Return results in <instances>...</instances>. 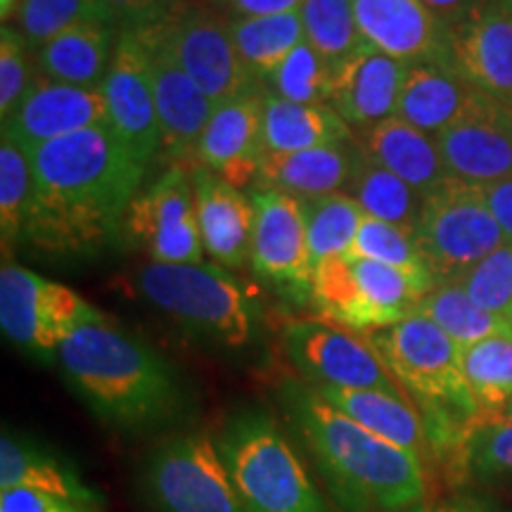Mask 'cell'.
I'll use <instances>...</instances> for the list:
<instances>
[{
  "label": "cell",
  "instance_id": "46",
  "mask_svg": "<svg viewBox=\"0 0 512 512\" xmlns=\"http://www.w3.org/2000/svg\"><path fill=\"white\" fill-rule=\"evenodd\" d=\"M216 10L228 12L230 19L240 17H266V15H283V12L299 10L304 0H211Z\"/></svg>",
  "mask_w": 512,
  "mask_h": 512
},
{
  "label": "cell",
  "instance_id": "42",
  "mask_svg": "<svg viewBox=\"0 0 512 512\" xmlns=\"http://www.w3.org/2000/svg\"><path fill=\"white\" fill-rule=\"evenodd\" d=\"M465 467L479 479H512V418L491 422L472 434Z\"/></svg>",
  "mask_w": 512,
  "mask_h": 512
},
{
  "label": "cell",
  "instance_id": "18",
  "mask_svg": "<svg viewBox=\"0 0 512 512\" xmlns=\"http://www.w3.org/2000/svg\"><path fill=\"white\" fill-rule=\"evenodd\" d=\"M143 38L147 57H150L152 83L159 112V133H162V152L174 164L195 166L197 145L207 128L214 102L185 72L164 38L152 27L133 29Z\"/></svg>",
  "mask_w": 512,
  "mask_h": 512
},
{
  "label": "cell",
  "instance_id": "26",
  "mask_svg": "<svg viewBox=\"0 0 512 512\" xmlns=\"http://www.w3.org/2000/svg\"><path fill=\"white\" fill-rule=\"evenodd\" d=\"M316 389L332 406L349 415L361 427H366L368 432H373L375 437L415 453L427 467L437 460L425 420L411 399H406L403 394L377 392V389Z\"/></svg>",
  "mask_w": 512,
  "mask_h": 512
},
{
  "label": "cell",
  "instance_id": "16",
  "mask_svg": "<svg viewBox=\"0 0 512 512\" xmlns=\"http://www.w3.org/2000/svg\"><path fill=\"white\" fill-rule=\"evenodd\" d=\"M95 126H110V110L100 88H83L34 76L17 110L3 119V138L27 155L38 147Z\"/></svg>",
  "mask_w": 512,
  "mask_h": 512
},
{
  "label": "cell",
  "instance_id": "17",
  "mask_svg": "<svg viewBox=\"0 0 512 512\" xmlns=\"http://www.w3.org/2000/svg\"><path fill=\"white\" fill-rule=\"evenodd\" d=\"M434 140L453 178L486 185L512 176V117L505 102L491 95L477 91L470 107Z\"/></svg>",
  "mask_w": 512,
  "mask_h": 512
},
{
  "label": "cell",
  "instance_id": "22",
  "mask_svg": "<svg viewBox=\"0 0 512 512\" xmlns=\"http://www.w3.org/2000/svg\"><path fill=\"white\" fill-rule=\"evenodd\" d=\"M361 38L403 64L441 62L448 27L422 0H351Z\"/></svg>",
  "mask_w": 512,
  "mask_h": 512
},
{
  "label": "cell",
  "instance_id": "43",
  "mask_svg": "<svg viewBox=\"0 0 512 512\" xmlns=\"http://www.w3.org/2000/svg\"><path fill=\"white\" fill-rule=\"evenodd\" d=\"M29 41L15 27L3 24L0 31V117L8 119L31 86Z\"/></svg>",
  "mask_w": 512,
  "mask_h": 512
},
{
  "label": "cell",
  "instance_id": "52",
  "mask_svg": "<svg viewBox=\"0 0 512 512\" xmlns=\"http://www.w3.org/2000/svg\"><path fill=\"white\" fill-rule=\"evenodd\" d=\"M505 107H508V112H510V117H512V100H510L508 105H505Z\"/></svg>",
  "mask_w": 512,
  "mask_h": 512
},
{
  "label": "cell",
  "instance_id": "30",
  "mask_svg": "<svg viewBox=\"0 0 512 512\" xmlns=\"http://www.w3.org/2000/svg\"><path fill=\"white\" fill-rule=\"evenodd\" d=\"M344 143H354V131L330 105H299L266 93V152H297Z\"/></svg>",
  "mask_w": 512,
  "mask_h": 512
},
{
  "label": "cell",
  "instance_id": "48",
  "mask_svg": "<svg viewBox=\"0 0 512 512\" xmlns=\"http://www.w3.org/2000/svg\"><path fill=\"white\" fill-rule=\"evenodd\" d=\"M422 3L432 10V15L437 17L439 22L451 27V24L460 22V19L470 15V12L482 8L489 0H422Z\"/></svg>",
  "mask_w": 512,
  "mask_h": 512
},
{
  "label": "cell",
  "instance_id": "9",
  "mask_svg": "<svg viewBox=\"0 0 512 512\" xmlns=\"http://www.w3.org/2000/svg\"><path fill=\"white\" fill-rule=\"evenodd\" d=\"M140 489L155 512H247L219 446L204 432L159 441L140 470Z\"/></svg>",
  "mask_w": 512,
  "mask_h": 512
},
{
  "label": "cell",
  "instance_id": "14",
  "mask_svg": "<svg viewBox=\"0 0 512 512\" xmlns=\"http://www.w3.org/2000/svg\"><path fill=\"white\" fill-rule=\"evenodd\" d=\"M256 219L252 233L254 273L294 304H311L313 266L306 230L304 197L261 188L252 195Z\"/></svg>",
  "mask_w": 512,
  "mask_h": 512
},
{
  "label": "cell",
  "instance_id": "6",
  "mask_svg": "<svg viewBox=\"0 0 512 512\" xmlns=\"http://www.w3.org/2000/svg\"><path fill=\"white\" fill-rule=\"evenodd\" d=\"M145 302L219 349H245L256 332V309L219 264H147L136 273Z\"/></svg>",
  "mask_w": 512,
  "mask_h": 512
},
{
  "label": "cell",
  "instance_id": "13",
  "mask_svg": "<svg viewBox=\"0 0 512 512\" xmlns=\"http://www.w3.org/2000/svg\"><path fill=\"white\" fill-rule=\"evenodd\" d=\"M121 230L157 264H202L204 245L190 166L171 164L155 183L140 190Z\"/></svg>",
  "mask_w": 512,
  "mask_h": 512
},
{
  "label": "cell",
  "instance_id": "44",
  "mask_svg": "<svg viewBox=\"0 0 512 512\" xmlns=\"http://www.w3.org/2000/svg\"><path fill=\"white\" fill-rule=\"evenodd\" d=\"M0 512H100L34 489L0 491Z\"/></svg>",
  "mask_w": 512,
  "mask_h": 512
},
{
  "label": "cell",
  "instance_id": "25",
  "mask_svg": "<svg viewBox=\"0 0 512 512\" xmlns=\"http://www.w3.org/2000/svg\"><path fill=\"white\" fill-rule=\"evenodd\" d=\"M354 143L363 157L392 171L394 176L418 190L422 197L444 183L446 178H451L434 136L411 126L396 114L363 128V131H356Z\"/></svg>",
  "mask_w": 512,
  "mask_h": 512
},
{
  "label": "cell",
  "instance_id": "33",
  "mask_svg": "<svg viewBox=\"0 0 512 512\" xmlns=\"http://www.w3.org/2000/svg\"><path fill=\"white\" fill-rule=\"evenodd\" d=\"M347 188L366 216L415 233L425 197L406 181H401L399 176H394L392 171L358 152Z\"/></svg>",
  "mask_w": 512,
  "mask_h": 512
},
{
  "label": "cell",
  "instance_id": "19",
  "mask_svg": "<svg viewBox=\"0 0 512 512\" xmlns=\"http://www.w3.org/2000/svg\"><path fill=\"white\" fill-rule=\"evenodd\" d=\"M441 64L472 88L508 105L512 100V8L486 3L451 24Z\"/></svg>",
  "mask_w": 512,
  "mask_h": 512
},
{
  "label": "cell",
  "instance_id": "29",
  "mask_svg": "<svg viewBox=\"0 0 512 512\" xmlns=\"http://www.w3.org/2000/svg\"><path fill=\"white\" fill-rule=\"evenodd\" d=\"M477 88L441 62L408 64L396 105V117L437 136L451 126L475 98Z\"/></svg>",
  "mask_w": 512,
  "mask_h": 512
},
{
  "label": "cell",
  "instance_id": "28",
  "mask_svg": "<svg viewBox=\"0 0 512 512\" xmlns=\"http://www.w3.org/2000/svg\"><path fill=\"white\" fill-rule=\"evenodd\" d=\"M117 36L119 27L112 22L76 24L36 50L38 74L72 86L102 88Z\"/></svg>",
  "mask_w": 512,
  "mask_h": 512
},
{
  "label": "cell",
  "instance_id": "51",
  "mask_svg": "<svg viewBox=\"0 0 512 512\" xmlns=\"http://www.w3.org/2000/svg\"><path fill=\"white\" fill-rule=\"evenodd\" d=\"M489 3H494V5H508V8H512V0H489Z\"/></svg>",
  "mask_w": 512,
  "mask_h": 512
},
{
  "label": "cell",
  "instance_id": "34",
  "mask_svg": "<svg viewBox=\"0 0 512 512\" xmlns=\"http://www.w3.org/2000/svg\"><path fill=\"white\" fill-rule=\"evenodd\" d=\"M418 313L437 323L463 349L491 335L512 330L510 320L498 318L494 313L484 311L482 306H477L460 283L434 287L420 302Z\"/></svg>",
  "mask_w": 512,
  "mask_h": 512
},
{
  "label": "cell",
  "instance_id": "50",
  "mask_svg": "<svg viewBox=\"0 0 512 512\" xmlns=\"http://www.w3.org/2000/svg\"><path fill=\"white\" fill-rule=\"evenodd\" d=\"M22 5L24 0H0V17H3V24H8V19H17Z\"/></svg>",
  "mask_w": 512,
  "mask_h": 512
},
{
  "label": "cell",
  "instance_id": "21",
  "mask_svg": "<svg viewBox=\"0 0 512 512\" xmlns=\"http://www.w3.org/2000/svg\"><path fill=\"white\" fill-rule=\"evenodd\" d=\"M406 69L408 64L363 43L332 67L328 105L354 133L394 117Z\"/></svg>",
  "mask_w": 512,
  "mask_h": 512
},
{
  "label": "cell",
  "instance_id": "38",
  "mask_svg": "<svg viewBox=\"0 0 512 512\" xmlns=\"http://www.w3.org/2000/svg\"><path fill=\"white\" fill-rule=\"evenodd\" d=\"M31 195H34V171L31 159L15 143L3 138L0 143V235L3 254L24 238Z\"/></svg>",
  "mask_w": 512,
  "mask_h": 512
},
{
  "label": "cell",
  "instance_id": "11",
  "mask_svg": "<svg viewBox=\"0 0 512 512\" xmlns=\"http://www.w3.org/2000/svg\"><path fill=\"white\" fill-rule=\"evenodd\" d=\"M152 27L181 67L207 93L214 107L254 91L256 79L247 72L230 36V17L200 0H181Z\"/></svg>",
  "mask_w": 512,
  "mask_h": 512
},
{
  "label": "cell",
  "instance_id": "40",
  "mask_svg": "<svg viewBox=\"0 0 512 512\" xmlns=\"http://www.w3.org/2000/svg\"><path fill=\"white\" fill-rule=\"evenodd\" d=\"M330 76L332 67L325 57L309 41H302L268 79V88L271 95L299 105H328Z\"/></svg>",
  "mask_w": 512,
  "mask_h": 512
},
{
  "label": "cell",
  "instance_id": "20",
  "mask_svg": "<svg viewBox=\"0 0 512 512\" xmlns=\"http://www.w3.org/2000/svg\"><path fill=\"white\" fill-rule=\"evenodd\" d=\"M264 107L266 93L259 88L214 107L197 145V164L233 188L254 183L266 155Z\"/></svg>",
  "mask_w": 512,
  "mask_h": 512
},
{
  "label": "cell",
  "instance_id": "1",
  "mask_svg": "<svg viewBox=\"0 0 512 512\" xmlns=\"http://www.w3.org/2000/svg\"><path fill=\"white\" fill-rule=\"evenodd\" d=\"M29 159L34 195L24 240L57 256H86L110 245L147 169L110 126L53 140Z\"/></svg>",
  "mask_w": 512,
  "mask_h": 512
},
{
  "label": "cell",
  "instance_id": "32",
  "mask_svg": "<svg viewBox=\"0 0 512 512\" xmlns=\"http://www.w3.org/2000/svg\"><path fill=\"white\" fill-rule=\"evenodd\" d=\"M463 373L484 425L512 413V330L463 349Z\"/></svg>",
  "mask_w": 512,
  "mask_h": 512
},
{
  "label": "cell",
  "instance_id": "24",
  "mask_svg": "<svg viewBox=\"0 0 512 512\" xmlns=\"http://www.w3.org/2000/svg\"><path fill=\"white\" fill-rule=\"evenodd\" d=\"M8 489L43 491V494L67 498V501L100 512L105 505V498L93 486L83 482L79 470L67 458L50 451L46 444L29 434L3 430V437H0V491Z\"/></svg>",
  "mask_w": 512,
  "mask_h": 512
},
{
  "label": "cell",
  "instance_id": "15",
  "mask_svg": "<svg viewBox=\"0 0 512 512\" xmlns=\"http://www.w3.org/2000/svg\"><path fill=\"white\" fill-rule=\"evenodd\" d=\"M102 95L110 110V128L143 164L162 152L155 83L147 48L133 29H119L112 64L107 69Z\"/></svg>",
  "mask_w": 512,
  "mask_h": 512
},
{
  "label": "cell",
  "instance_id": "2",
  "mask_svg": "<svg viewBox=\"0 0 512 512\" xmlns=\"http://www.w3.org/2000/svg\"><path fill=\"white\" fill-rule=\"evenodd\" d=\"M278 401L287 427L342 510L392 512L427 498V465L358 425L313 384L287 380Z\"/></svg>",
  "mask_w": 512,
  "mask_h": 512
},
{
  "label": "cell",
  "instance_id": "27",
  "mask_svg": "<svg viewBox=\"0 0 512 512\" xmlns=\"http://www.w3.org/2000/svg\"><path fill=\"white\" fill-rule=\"evenodd\" d=\"M356 157V143L309 147L297 152H266L256 181L261 188L283 190L304 200L330 195L347 188Z\"/></svg>",
  "mask_w": 512,
  "mask_h": 512
},
{
  "label": "cell",
  "instance_id": "23",
  "mask_svg": "<svg viewBox=\"0 0 512 512\" xmlns=\"http://www.w3.org/2000/svg\"><path fill=\"white\" fill-rule=\"evenodd\" d=\"M190 178L204 254L223 268L247 266L256 219L254 200L200 164L190 166Z\"/></svg>",
  "mask_w": 512,
  "mask_h": 512
},
{
  "label": "cell",
  "instance_id": "41",
  "mask_svg": "<svg viewBox=\"0 0 512 512\" xmlns=\"http://www.w3.org/2000/svg\"><path fill=\"white\" fill-rule=\"evenodd\" d=\"M458 283L477 306L512 323V242L494 249Z\"/></svg>",
  "mask_w": 512,
  "mask_h": 512
},
{
  "label": "cell",
  "instance_id": "35",
  "mask_svg": "<svg viewBox=\"0 0 512 512\" xmlns=\"http://www.w3.org/2000/svg\"><path fill=\"white\" fill-rule=\"evenodd\" d=\"M304 204L313 266L347 254L366 216L354 197L349 192H330V195L309 197Z\"/></svg>",
  "mask_w": 512,
  "mask_h": 512
},
{
  "label": "cell",
  "instance_id": "5",
  "mask_svg": "<svg viewBox=\"0 0 512 512\" xmlns=\"http://www.w3.org/2000/svg\"><path fill=\"white\" fill-rule=\"evenodd\" d=\"M216 446L247 512H330L302 456L268 413H235Z\"/></svg>",
  "mask_w": 512,
  "mask_h": 512
},
{
  "label": "cell",
  "instance_id": "37",
  "mask_svg": "<svg viewBox=\"0 0 512 512\" xmlns=\"http://www.w3.org/2000/svg\"><path fill=\"white\" fill-rule=\"evenodd\" d=\"M299 12L304 19L306 41L325 57L330 67H337L366 43L358 31L351 0H304Z\"/></svg>",
  "mask_w": 512,
  "mask_h": 512
},
{
  "label": "cell",
  "instance_id": "49",
  "mask_svg": "<svg viewBox=\"0 0 512 512\" xmlns=\"http://www.w3.org/2000/svg\"><path fill=\"white\" fill-rule=\"evenodd\" d=\"M392 512H484V508L470 498H458V501H420L411 508H401Z\"/></svg>",
  "mask_w": 512,
  "mask_h": 512
},
{
  "label": "cell",
  "instance_id": "45",
  "mask_svg": "<svg viewBox=\"0 0 512 512\" xmlns=\"http://www.w3.org/2000/svg\"><path fill=\"white\" fill-rule=\"evenodd\" d=\"M181 0H105L119 29H138L164 17Z\"/></svg>",
  "mask_w": 512,
  "mask_h": 512
},
{
  "label": "cell",
  "instance_id": "4",
  "mask_svg": "<svg viewBox=\"0 0 512 512\" xmlns=\"http://www.w3.org/2000/svg\"><path fill=\"white\" fill-rule=\"evenodd\" d=\"M366 337L418 406L437 458L456 456L465 467L467 441L482 420L463 373V347L420 313Z\"/></svg>",
  "mask_w": 512,
  "mask_h": 512
},
{
  "label": "cell",
  "instance_id": "3",
  "mask_svg": "<svg viewBox=\"0 0 512 512\" xmlns=\"http://www.w3.org/2000/svg\"><path fill=\"white\" fill-rule=\"evenodd\" d=\"M64 380L107 430L147 434L181 420L185 394L166 358L112 320L76 330L57 351Z\"/></svg>",
  "mask_w": 512,
  "mask_h": 512
},
{
  "label": "cell",
  "instance_id": "47",
  "mask_svg": "<svg viewBox=\"0 0 512 512\" xmlns=\"http://www.w3.org/2000/svg\"><path fill=\"white\" fill-rule=\"evenodd\" d=\"M482 192L491 214L503 230L505 242H512V176L482 185Z\"/></svg>",
  "mask_w": 512,
  "mask_h": 512
},
{
  "label": "cell",
  "instance_id": "12",
  "mask_svg": "<svg viewBox=\"0 0 512 512\" xmlns=\"http://www.w3.org/2000/svg\"><path fill=\"white\" fill-rule=\"evenodd\" d=\"M280 339L292 366L313 387L377 389V392L403 394L366 335L325 320L294 318L283 325Z\"/></svg>",
  "mask_w": 512,
  "mask_h": 512
},
{
  "label": "cell",
  "instance_id": "7",
  "mask_svg": "<svg viewBox=\"0 0 512 512\" xmlns=\"http://www.w3.org/2000/svg\"><path fill=\"white\" fill-rule=\"evenodd\" d=\"M432 290L396 268L342 254L316 266L311 306L325 323L370 335L415 316Z\"/></svg>",
  "mask_w": 512,
  "mask_h": 512
},
{
  "label": "cell",
  "instance_id": "39",
  "mask_svg": "<svg viewBox=\"0 0 512 512\" xmlns=\"http://www.w3.org/2000/svg\"><path fill=\"white\" fill-rule=\"evenodd\" d=\"M83 22H114L105 0H24L17 15L19 31L38 50L50 38Z\"/></svg>",
  "mask_w": 512,
  "mask_h": 512
},
{
  "label": "cell",
  "instance_id": "31",
  "mask_svg": "<svg viewBox=\"0 0 512 512\" xmlns=\"http://www.w3.org/2000/svg\"><path fill=\"white\" fill-rule=\"evenodd\" d=\"M230 36L247 72L264 83L278 72L292 50L306 41L304 19L299 10L283 15L230 19Z\"/></svg>",
  "mask_w": 512,
  "mask_h": 512
},
{
  "label": "cell",
  "instance_id": "36",
  "mask_svg": "<svg viewBox=\"0 0 512 512\" xmlns=\"http://www.w3.org/2000/svg\"><path fill=\"white\" fill-rule=\"evenodd\" d=\"M347 254L377 261V264H384L411 275V278L420 280L422 285L437 287L432 273L427 271L425 261H422L418 242H415V233L394 226V223L373 219V216H363L354 245H351Z\"/></svg>",
  "mask_w": 512,
  "mask_h": 512
},
{
  "label": "cell",
  "instance_id": "8",
  "mask_svg": "<svg viewBox=\"0 0 512 512\" xmlns=\"http://www.w3.org/2000/svg\"><path fill=\"white\" fill-rule=\"evenodd\" d=\"M420 256L434 283H458L472 266L505 245L482 185L446 178L422 200L415 228Z\"/></svg>",
  "mask_w": 512,
  "mask_h": 512
},
{
  "label": "cell",
  "instance_id": "53",
  "mask_svg": "<svg viewBox=\"0 0 512 512\" xmlns=\"http://www.w3.org/2000/svg\"><path fill=\"white\" fill-rule=\"evenodd\" d=\"M510 418H512V413H510Z\"/></svg>",
  "mask_w": 512,
  "mask_h": 512
},
{
  "label": "cell",
  "instance_id": "10",
  "mask_svg": "<svg viewBox=\"0 0 512 512\" xmlns=\"http://www.w3.org/2000/svg\"><path fill=\"white\" fill-rule=\"evenodd\" d=\"M107 313L72 287L5 261L0 268V328L15 347L57 361V351L76 330L105 323Z\"/></svg>",
  "mask_w": 512,
  "mask_h": 512
}]
</instances>
